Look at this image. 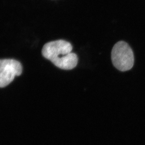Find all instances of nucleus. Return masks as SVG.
<instances>
[{
  "label": "nucleus",
  "instance_id": "obj_3",
  "mask_svg": "<svg viewBox=\"0 0 145 145\" xmlns=\"http://www.w3.org/2000/svg\"><path fill=\"white\" fill-rule=\"evenodd\" d=\"M23 68L15 59L0 60V88H4L13 82L15 77L20 75Z\"/></svg>",
  "mask_w": 145,
  "mask_h": 145
},
{
  "label": "nucleus",
  "instance_id": "obj_2",
  "mask_svg": "<svg viewBox=\"0 0 145 145\" xmlns=\"http://www.w3.org/2000/svg\"><path fill=\"white\" fill-rule=\"evenodd\" d=\"M71 44L64 40H57L47 43L43 47L42 53L44 57L55 65L60 59L71 53Z\"/></svg>",
  "mask_w": 145,
  "mask_h": 145
},
{
  "label": "nucleus",
  "instance_id": "obj_1",
  "mask_svg": "<svg viewBox=\"0 0 145 145\" xmlns=\"http://www.w3.org/2000/svg\"><path fill=\"white\" fill-rule=\"evenodd\" d=\"M111 59L114 66L120 71H129L134 65L133 52L125 41H119L114 45L111 52Z\"/></svg>",
  "mask_w": 145,
  "mask_h": 145
}]
</instances>
